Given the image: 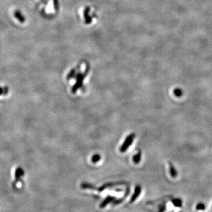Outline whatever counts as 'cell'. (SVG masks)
I'll use <instances>...</instances> for the list:
<instances>
[{
	"label": "cell",
	"instance_id": "5b68a950",
	"mask_svg": "<svg viewBox=\"0 0 212 212\" xmlns=\"http://www.w3.org/2000/svg\"><path fill=\"white\" fill-rule=\"evenodd\" d=\"M169 172L170 176L173 178H176L178 176V171L175 167L171 163L169 164Z\"/></svg>",
	"mask_w": 212,
	"mask_h": 212
},
{
	"label": "cell",
	"instance_id": "277c9868",
	"mask_svg": "<svg viewBox=\"0 0 212 212\" xmlns=\"http://www.w3.org/2000/svg\"><path fill=\"white\" fill-rule=\"evenodd\" d=\"M14 17L17 19L18 21L20 22L23 23L25 21V17L22 15V13L20 11H15L14 13Z\"/></svg>",
	"mask_w": 212,
	"mask_h": 212
},
{
	"label": "cell",
	"instance_id": "30bf717a",
	"mask_svg": "<svg viewBox=\"0 0 212 212\" xmlns=\"http://www.w3.org/2000/svg\"><path fill=\"white\" fill-rule=\"evenodd\" d=\"M141 160V153L139 152L133 157V161L135 163H139Z\"/></svg>",
	"mask_w": 212,
	"mask_h": 212
},
{
	"label": "cell",
	"instance_id": "6da1fadb",
	"mask_svg": "<svg viewBox=\"0 0 212 212\" xmlns=\"http://www.w3.org/2000/svg\"><path fill=\"white\" fill-rule=\"evenodd\" d=\"M134 137H135V134H131L129 135L125 140L123 145H122L120 148V152L122 153H124L126 151V150L130 147L134 140Z\"/></svg>",
	"mask_w": 212,
	"mask_h": 212
},
{
	"label": "cell",
	"instance_id": "4fadbf2b",
	"mask_svg": "<svg viewBox=\"0 0 212 212\" xmlns=\"http://www.w3.org/2000/svg\"><path fill=\"white\" fill-rule=\"evenodd\" d=\"M75 73H76L75 70H74V69L70 71V73H69V74L68 75V78H73V77L74 76Z\"/></svg>",
	"mask_w": 212,
	"mask_h": 212
},
{
	"label": "cell",
	"instance_id": "7c38bea8",
	"mask_svg": "<svg viewBox=\"0 0 212 212\" xmlns=\"http://www.w3.org/2000/svg\"><path fill=\"white\" fill-rule=\"evenodd\" d=\"M173 203L175 206H181V201L180 199H174L173 200Z\"/></svg>",
	"mask_w": 212,
	"mask_h": 212
},
{
	"label": "cell",
	"instance_id": "8992f818",
	"mask_svg": "<svg viewBox=\"0 0 212 212\" xmlns=\"http://www.w3.org/2000/svg\"><path fill=\"white\" fill-rule=\"evenodd\" d=\"M90 8L89 7H87L84 12V18H85V21L87 24H89L90 23H91L92 19L91 17H90L89 15Z\"/></svg>",
	"mask_w": 212,
	"mask_h": 212
},
{
	"label": "cell",
	"instance_id": "7a4b0ae2",
	"mask_svg": "<svg viewBox=\"0 0 212 212\" xmlns=\"http://www.w3.org/2000/svg\"><path fill=\"white\" fill-rule=\"evenodd\" d=\"M86 74H82L81 73L78 74L77 76V83L75 84V86H74V87L73 88V92H75L76 91V90L78 89L79 87H80L81 86V84L83 83V79L84 78V77Z\"/></svg>",
	"mask_w": 212,
	"mask_h": 212
},
{
	"label": "cell",
	"instance_id": "ba28073f",
	"mask_svg": "<svg viewBox=\"0 0 212 212\" xmlns=\"http://www.w3.org/2000/svg\"><path fill=\"white\" fill-rule=\"evenodd\" d=\"M9 92V89L8 87H0V96H5Z\"/></svg>",
	"mask_w": 212,
	"mask_h": 212
},
{
	"label": "cell",
	"instance_id": "8fae6325",
	"mask_svg": "<svg viewBox=\"0 0 212 212\" xmlns=\"http://www.w3.org/2000/svg\"><path fill=\"white\" fill-rule=\"evenodd\" d=\"M101 159V156L100 155H94L92 158H91V160H92V162L93 163H97L99 161H100V160Z\"/></svg>",
	"mask_w": 212,
	"mask_h": 212
},
{
	"label": "cell",
	"instance_id": "9c48e42d",
	"mask_svg": "<svg viewBox=\"0 0 212 212\" xmlns=\"http://www.w3.org/2000/svg\"><path fill=\"white\" fill-rule=\"evenodd\" d=\"M196 209L197 210H204L206 209L205 204L202 203H199L196 205Z\"/></svg>",
	"mask_w": 212,
	"mask_h": 212
},
{
	"label": "cell",
	"instance_id": "52a82bcc",
	"mask_svg": "<svg viewBox=\"0 0 212 212\" xmlns=\"http://www.w3.org/2000/svg\"><path fill=\"white\" fill-rule=\"evenodd\" d=\"M173 93L176 97H181L183 95V90L181 89V88H179V87H176V88L174 89L173 91Z\"/></svg>",
	"mask_w": 212,
	"mask_h": 212
},
{
	"label": "cell",
	"instance_id": "5bb4252c",
	"mask_svg": "<svg viewBox=\"0 0 212 212\" xmlns=\"http://www.w3.org/2000/svg\"><path fill=\"white\" fill-rule=\"evenodd\" d=\"M54 8L56 9V10H58V1L57 0H54Z\"/></svg>",
	"mask_w": 212,
	"mask_h": 212
},
{
	"label": "cell",
	"instance_id": "3957f363",
	"mask_svg": "<svg viewBox=\"0 0 212 212\" xmlns=\"http://www.w3.org/2000/svg\"><path fill=\"white\" fill-rule=\"evenodd\" d=\"M24 176V171L20 167L17 168L15 171V183H17L20 181L21 177Z\"/></svg>",
	"mask_w": 212,
	"mask_h": 212
}]
</instances>
